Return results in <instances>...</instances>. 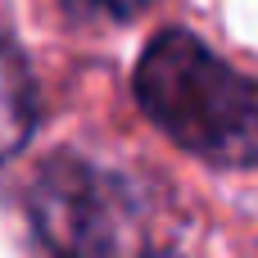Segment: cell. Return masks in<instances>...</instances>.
Instances as JSON below:
<instances>
[{
  "label": "cell",
  "instance_id": "3957f363",
  "mask_svg": "<svg viewBox=\"0 0 258 258\" xmlns=\"http://www.w3.org/2000/svg\"><path fill=\"white\" fill-rule=\"evenodd\" d=\"M36 127V82L9 36H0V159L27 145Z\"/></svg>",
  "mask_w": 258,
  "mask_h": 258
},
{
  "label": "cell",
  "instance_id": "7a4b0ae2",
  "mask_svg": "<svg viewBox=\"0 0 258 258\" xmlns=\"http://www.w3.org/2000/svg\"><path fill=\"white\" fill-rule=\"evenodd\" d=\"M145 118L213 168L258 172V77L231 68L195 32H159L136 63Z\"/></svg>",
  "mask_w": 258,
  "mask_h": 258
},
{
  "label": "cell",
  "instance_id": "6da1fadb",
  "mask_svg": "<svg viewBox=\"0 0 258 258\" xmlns=\"http://www.w3.org/2000/svg\"><path fill=\"white\" fill-rule=\"evenodd\" d=\"M27 213L54 258H172L190 231L163 177L73 150L41 163Z\"/></svg>",
  "mask_w": 258,
  "mask_h": 258
}]
</instances>
